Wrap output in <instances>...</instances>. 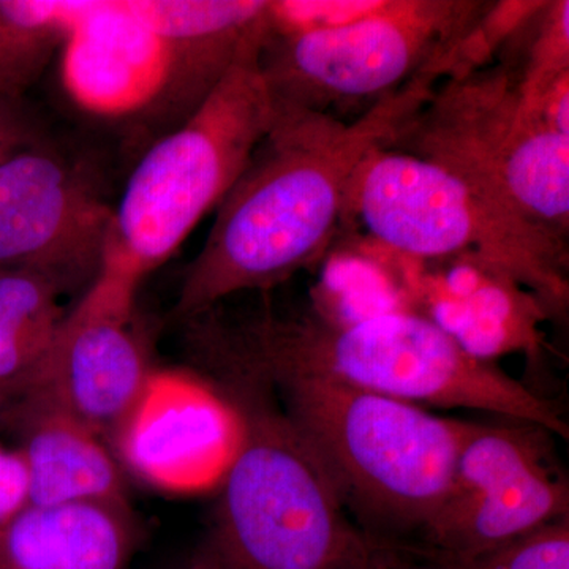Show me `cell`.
Segmentation results:
<instances>
[{
    "mask_svg": "<svg viewBox=\"0 0 569 569\" xmlns=\"http://www.w3.org/2000/svg\"><path fill=\"white\" fill-rule=\"evenodd\" d=\"M438 81L425 71L353 122L274 103L271 129L187 266L176 313L201 316L230 296L269 290L317 263L342 223L356 168L370 152L391 148Z\"/></svg>",
    "mask_w": 569,
    "mask_h": 569,
    "instance_id": "6da1fadb",
    "label": "cell"
},
{
    "mask_svg": "<svg viewBox=\"0 0 569 569\" xmlns=\"http://www.w3.org/2000/svg\"><path fill=\"white\" fill-rule=\"evenodd\" d=\"M197 318L208 361L260 373H313L418 407L488 411L569 437L550 400L468 353L425 313L395 310L350 323L318 313L284 320L266 312L236 325Z\"/></svg>",
    "mask_w": 569,
    "mask_h": 569,
    "instance_id": "7a4b0ae2",
    "label": "cell"
},
{
    "mask_svg": "<svg viewBox=\"0 0 569 569\" xmlns=\"http://www.w3.org/2000/svg\"><path fill=\"white\" fill-rule=\"evenodd\" d=\"M238 369L272 389L366 537L395 542L425 531L473 422L323 376Z\"/></svg>",
    "mask_w": 569,
    "mask_h": 569,
    "instance_id": "3957f363",
    "label": "cell"
},
{
    "mask_svg": "<svg viewBox=\"0 0 569 569\" xmlns=\"http://www.w3.org/2000/svg\"><path fill=\"white\" fill-rule=\"evenodd\" d=\"M244 430L219 488L200 569H358L370 538L283 413L272 389L233 366L213 365Z\"/></svg>",
    "mask_w": 569,
    "mask_h": 569,
    "instance_id": "277c9868",
    "label": "cell"
},
{
    "mask_svg": "<svg viewBox=\"0 0 569 569\" xmlns=\"http://www.w3.org/2000/svg\"><path fill=\"white\" fill-rule=\"evenodd\" d=\"M347 220L403 257L475 258L529 288L549 317L567 312L565 239L440 164L391 148L370 152L348 182Z\"/></svg>",
    "mask_w": 569,
    "mask_h": 569,
    "instance_id": "5b68a950",
    "label": "cell"
},
{
    "mask_svg": "<svg viewBox=\"0 0 569 569\" xmlns=\"http://www.w3.org/2000/svg\"><path fill=\"white\" fill-rule=\"evenodd\" d=\"M264 36L266 28L247 41L203 102L141 157L112 209L103 266L140 283L244 173L274 119L260 62Z\"/></svg>",
    "mask_w": 569,
    "mask_h": 569,
    "instance_id": "8992f818",
    "label": "cell"
},
{
    "mask_svg": "<svg viewBox=\"0 0 569 569\" xmlns=\"http://www.w3.org/2000/svg\"><path fill=\"white\" fill-rule=\"evenodd\" d=\"M391 149L440 164L509 209L567 239L569 134L523 104L501 63L448 78Z\"/></svg>",
    "mask_w": 569,
    "mask_h": 569,
    "instance_id": "52a82bcc",
    "label": "cell"
},
{
    "mask_svg": "<svg viewBox=\"0 0 569 569\" xmlns=\"http://www.w3.org/2000/svg\"><path fill=\"white\" fill-rule=\"evenodd\" d=\"M489 7L478 0H383L340 28L287 37L266 31L261 70L276 104L329 116L370 108L422 71L447 77L449 56Z\"/></svg>",
    "mask_w": 569,
    "mask_h": 569,
    "instance_id": "ba28073f",
    "label": "cell"
},
{
    "mask_svg": "<svg viewBox=\"0 0 569 569\" xmlns=\"http://www.w3.org/2000/svg\"><path fill=\"white\" fill-rule=\"evenodd\" d=\"M264 26L176 40L138 18L126 0H88L61 44L62 86L81 111L104 121H140L179 96L192 112Z\"/></svg>",
    "mask_w": 569,
    "mask_h": 569,
    "instance_id": "9c48e42d",
    "label": "cell"
},
{
    "mask_svg": "<svg viewBox=\"0 0 569 569\" xmlns=\"http://www.w3.org/2000/svg\"><path fill=\"white\" fill-rule=\"evenodd\" d=\"M552 436L533 422H473L451 486L421 537L438 559L459 561L567 518L569 488Z\"/></svg>",
    "mask_w": 569,
    "mask_h": 569,
    "instance_id": "30bf717a",
    "label": "cell"
},
{
    "mask_svg": "<svg viewBox=\"0 0 569 569\" xmlns=\"http://www.w3.org/2000/svg\"><path fill=\"white\" fill-rule=\"evenodd\" d=\"M137 290L102 266L36 365L0 388V397L40 400L110 440L153 369L132 329Z\"/></svg>",
    "mask_w": 569,
    "mask_h": 569,
    "instance_id": "8fae6325",
    "label": "cell"
},
{
    "mask_svg": "<svg viewBox=\"0 0 569 569\" xmlns=\"http://www.w3.org/2000/svg\"><path fill=\"white\" fill-rule=\"evenodd\" d=\"M242 415L216 381L152 369L111 433L123 473L168 496L219 489L242 440Z\"/></svg>",
    "mask_w": 569,
    "mask_h": 569,
    "instance_id": "7c38bea8",
    "label": "cell"
},
{
    "mask_svg": "<svg viewBox=\"0 0 569 569\" xmlns=\"http://www.w3.org/2000/svg\"><path fill=\"white\" fill-rule=\"evenodd\" d=\"M112 209L54 152L29 144L0 162V269H24L62 295L93 282Z\"/></svg>",
    "mask_w": 569,
    "mask_h": 569,
    "instance_id": "4fadbf2b",
    "label": "cell"
},
{
    "mask_svg": "<svg viewBox=\"0 0 569 569\" xmlns=\"http://www.w3.org/2000/svg\"><path fill=\"white\" fill-rule=\"evenodd\" d=\"M0 400V421L20 440L29 505L127 501L126 473L110 443L91 427L29 397Z\"/></svg>",
    "mask_w": 569,
    "mask_h": 569,
    "instance_id": "5bb4252c",
    "label": "cell"
},
{
    "mask_svg": "<svg viewBox=\"0 0 569 569\" xmlns=\"http://www.w3.org/2000/svg\"><path fill=\"white\" fill-rule=\"evenodd\" d=\"M138 541L127 501L28 505L0 527V569H126Z\"/></svg>",
    "mask_w": 569,
    "mask_h": 569,
    "instance_id": "9a60e30c",
    "label": "cell"
},
{
    "mask_svg": "<svg viewBox=\"0 0 569 569\" xmlns=\"http://www.w3.org/2000/svg\"><path fill=\"white\" fill-rule=\"evenodd\" d=\"M429 293V317L468 353L485 361L509 351L537 355L538 323L549 318L545 307L501 272L466 257Z\"/></svg>",
    "mask_w": 569,
    "mask_h": 569,
    "instance_id": "2e32d148",
    "label": "cell"
},
{
    "mask_svg": "<svg viewBox=\"0 0 569 569\" xmlns=\"http://www.w3.org/2000/svg\"><path fill=\"white\" fill-rule=\"evenodd\" d=\"M81 2L0 0V97L20 100L26 89L61 50L80 14Z\"/></svg>",
    "mask_w": 569,
    "mask_h": 569,
    "instance_id": "e0dca14e",
    "label": "cell"
},
{
    "mask_svg": "<svg viewBox=\"0 0 569 569\" xmlns=\"http://www.w3.org/2000/svg\"><path fill=\"white\" fill-rule=\"evenodd\" d=\"M500 51L507 56L498 63L511 73L523 104L535 112L545 93L569 73L568 0L542 2Z\"/></svg>",
    "mask_w": 569,
    "mask_h": 569,
    "instance_id": "ac0fdd59",
    "label": "cell"
},
{
    "mask_svg": "<svg viewBox=\"0 0 569 569\" xmlns=\"http://www.w3.org/2000/svg\"><path fill=\"white\" fill-rule=\"evenodd\" d=\"M61 296L43 276L24 269H0V331L21 343L36 362L66 317Z\"/></svg>",
    "mask_w": 569,
    "mask_h": 569,
    "instance_id": "d6986e66",
    "label": "cell"
},
{
    "mask_svg": "<svg viewBox=\"0 0 569 569\" xmlns=\"http://www.w3.org/2000/svg\"><path fill=\"white\" fill-rule=\"evenodd\" d=\"M445 561L458 569H569V516L471 559Z\"/></svg>",
    "mask_w": 569,
    "mask_h": 569,
    "instance_id": "ffe728a7",
    "label": "cell"
},
{
    "mask_svg": "<svg viewBox=\"0 0 569 569\" xmlns=\"http://www.w3.org/2000/svg\"><path fill=\"white\" fill-rule=\"evenodd\" d=\"M29 505V478L18 449L0 447V527Z\"/></svg>",
    "mask_w": 569,
    "mask_h": 569,
    "instance_id": "44dd1931",
    "label": "cell"
},
{
    "mask_svg": "<svg viewBox=\"0 0 569 569\" xmlns=\"http://www.w3.org/2000/svg\"><path fill=\"white\" fill-rule=\"evenodd\" d=\"M426 557L425 560L415 559L411 549L370 538L369 550L358 569H458L432 553Z\"/></svg>",
    "mask_w": 569,
    "mask_h": 569,
    "instance_id": "7402d4cb",
    "label": "cell"
},
{
    "mask_svg": "<svg viewBox=\"0 0 569 569\" xmlns=\"http://www.w3.org/2000/svg\"><path fill=\"white\" fill-rule=\"evenodd\" d=\"M32 144L29 123L20 108V100L0 97V162Z\"/></svg>",
    "mask_w": 569,
    "mask_h": 569,
    "instance_id": "603a6c76",
    "label": "cell"
},
{
    "mask_svg": "<svg viewBox=\"0 0 569 569\" xmlns=\"http://www.w3.org/2000/svg\"><path fill=\"white\" fill-rule=\"evenodd\" d=\"M183 569H200V568H198V565L194 563V560L192 559V560H190V563L187 565V567Z\"/></svg>",
    "mask_w": 569,
    "mask_h": 569,
    "instance_id": "cb8c5ba5",
    "label": "cell"
},
{
    "mask_svg": "<svg viewBox=\"0 0 569 569\" xmlns=\"http://www.w3.org/2000/svg\"><path fill=\"white\" fill-rule=\"evenodd\" d=\"M0 406H2V400H0Z\"/></svg>",
    "mask_w": 569,
    "mask_h": 569,
    "instance_id": "d4e9b609",
    "label": "cell"
}]
</instances>
